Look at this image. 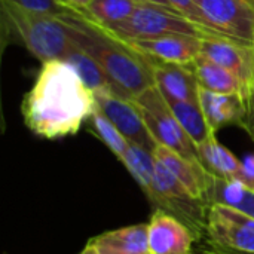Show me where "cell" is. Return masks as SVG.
Returning a JSON list of instances; mask_svg holds the SVG:
<instances>
[{"label":"cell","instance_id":"12","mask_svg":"<svg viewBox=\"0 0 254 254\" xmlns=\"http://www.w3.org/2000/svg\"><path fill=\"white\" fill-rule=\"evenodd\" d=\"M150 61L189 65L201 54L202 39L189 34H168L150 39H127Z\"/></svg>","mask_w":254,"mask_h":254},{"label":"cell","instance_id":"19","mask_svg":"<svg viewBox=\"0 0 254 254\" xmlns=\"http://www.w3.org/2000/svg\"><path fill=\"white\" fill-rule=\"evenodd\" d=\"M168 107L171 109L173 115L176 119L180 122V125L185 128V131L189 134V137L193 140L196 146H201L204 141H207L210 137L216 135L198 103H190V101H180V100H173L168 97H164Z\"/></svg>","mask_w":254,"mask_h":254},{"label":"cell","instance_id":"33","mask_svg":"<svg viewBox=\"0 0 254 254\" xmlns=\"http://www.w3.org/2000/svg\"><path fill=\"white\" fill-rule=\"evenodd\" d=\"M137 1H146V3H155V4H161V6H168L173 7L171 3L168 0H137Z\"/></svg>","mask_w":254,"mask_h":254},{"label":"cell","instance_id":"7","mask_svg":"<svg viewBox=\"0 0 254 254\" xmlns=\"http://www.w3.org/2000/svg\"><path fill=\"white\" fill-rule=\"evenodd\" d=\"M205 238L208 246L219 250L254 254V217L228 205L211 204Z\"/></svg>","mask_w":254,"mask_h":254},{"label":"cell","instance_id":"5","mask_svg":"<svg viewBox=\"0 0 254 254\" xmlns=\"http://www.w3.org/2000/svg\"><path fill=\"white\" fill-rule=\"evenodd\" d=\"M106 28L125 40L150 39L168 34H189L201 39L210 37L202 28L189 21L174 7L146 1H140L134 13L125 21Z\"/></svg>","mask_w":254,"mask_h":254},{"label":"cell","instance_id":"16","mask_svg":"<svg viewBox=\"0 0 254 254\" xmlns=\"http://www.w3.org/2000/svg\"><path fill=\"white\" fill-rule=\"evenodd\" d=\"M193 74L196 76L198 83L202 88H207L214 92L229 94V95H240L244 101V89L241 82L225 67L211 61L210 58L199 54L192 64H189ZM246 104V103H244Z\"/></svg>","mask_w":254,"mask_h":254},{"label":"cell","instance_id":"25","mask_svg":"<svg viewBox=\"0 0 254 254\" xmlns=\"http://www.w3.org/2000/svg\"><path fill=\"white\" fill-rule=\"evenodd\" d=\"M168 1L176 10H179L183 16H186L189 21H192L199 28H202L210 37H222L207 21L202 9L198 4V0H168Z\"/></svg>","mask_w":254,"mask_h":254},{"label":"cell","instance_id":"31","mask_svg":"<svg viewBox=\"0 0 254 254\" xmlns=\"http://www.w3.org/2000/svg\"><path fill=\"white\" fill-rule=\"evenodd\" d=\"M97 246V244H95ZM100 254H131L127 253V252H121V250H116V249H112V247H107V246H97Z\"/></svg>","mask_w":254,"mask_h":254},{"label":"cell","instance_id":"14","mask_svg":"<svg viewBox=\"0 0 254 254\" xmlns=\"http://www.w3.org/2000/svg\"><path fill=\"white\" fill-rule=\"evenodd\" d=\"M155 85L164 97L199 104V83L189 65L152 61Z\"/></svg>","mask_w":254,"mask_h":254},{"label":"cell","instance_id":"20","mask_svg":"<svg viewBox=\"0 0 254 254\" xmlns=\"http://www.w3.org/2000/svg\"><path fill=\"white\" fill-rule=\"evenodd\" d=\"M208 202L237 208L254 217V192L244 188L238 180H222L214 177Z\"/></svg>","mask_w":254,"mask_h":254},{"label":"cell","instance_id":"28","mask_svg":"<svg viewBox=\"0 0 254 254\" xmlns=\"http://www.w3.org/2000/svg\"><path fill=\"white\" fill-rule=\"evenodd\" d=\"M241 128L253 138L254 141V83L252 92H250V97L247 100V104H246V118H244Z\"/></svg>","mask_w":254,"mask_h":254},{"label":"cell","instance_id":"9","mask_svg":"<svg viewBox=\"0 0 254 254\" xmlns=\"http://www.w3.org/2000/svg\"><path fill=\"white\" fill-rule=\"evenodd\" d=\"M94 95L97 109L113 122L129 143L153 153L158 143L149 132L134 100L121 97L112 89L95 91Z\"/></svg>","mask_w":254,"mask_h":254},{"label":"cell","instance_id":"35","mask_svg":"<svg viewBox=\"0 0 254 254\" xmlns=\"http://www.w3.org/2000/svg\"><path fill=\"white\" fill-rule=\"evenodd\" d=\"M249 1H252V3H253V4H254V0H249Z\"/></svg>","mask_w":254,"mask_h":254},{"label":"cell","instance_id":"32","mask_svg":"<svg viewBox=\"0 0 254 254\" xmlns=\"http://www.w3.org/2000/svg\"><path fill=\"white\" fill-rule=\"evenodd\" d=\"M79 254H100V250H98V247H97L94 243L89 241V243L86 244V247H85Z\"/></svg>","mask_w":254,"mask_h":254},{"label":"cell","instance_id":"29","mask_svg":"<svg viewBox=\"0 0 254 254\" xmlns=\"http://www.w3.org/2000/svg\"><path fill=\"white\" fill-rule=\"evenodd\" d=\"M55 1L65 10L83 12L92 0H55Z\"/></svg>","mask_w":254,"mask_h":254},{"label":"cell","instance_id":"26","mask_svg":"<svg viewBox=\"0 0 254 254\" xmlns=\"http://www.w3.org/2000/svg\"><path fill=\"white\" fill-rule=\"evenodd\" d=\"M9 1L36 12H45L52 15H61L65 12V9H63L55 0H9Z\"/></svg>","mask_w":254,"mask_h":254},{"label":"cell","instance_id":"13","mask_svg":"<svg viewBox=\"0 0 254 254\" xmlns=\"http://www.w3.org/2000/svg\"><path fill=\"white\" fill-rule=\"evenodd\" d=\"M153 156L162 165H165L190 190L195 198L208 202V195L214 183V176L201 164V161L188 159L162 144H158L155 147Z\"/></svg>","mask_w":254,"mask_h":254},{"label":"cell","instance_id":"3","mask_svg":"<svg viewBox=\"0 0 254 254\" xmlns=\"http://www.w3.org/2000/svg\"><path fill=\"white\" fill-rule=\"evenodd\" d=\"M3 39L21 43L40 63L63 60L74 46L58 15L36 12L9 0H0Z\"/></svg>","mask_w":254,"mask_h":254},{"label":"cell","instance_id":"1","mask_svg":"<svg viewBox=\"0 0 254 254\" xmlns=\"http://www.w3.org/2000/svg\"><path fill=\"white\" fill-rule=\"evenodd\" d=\"M95 95L64 60L42 63L21 103L25 127L37 137L58 140L80 131L94 113Z\"/></svg>","mask_w":254,"mask_h":254},{"label":"cell","instance_id":"21","mask_svg":"<svg viewBox=\"0 0 254 254\" xmlns=\"http://www.w3.org/2000/svg\"><path fill=\"white\" fill-rule=\"evenodd\" d=\"M65 63H68L76 73L80 76V79L83 80V83L95 91H104V89H113L112 80L109 79V76L103 71V68L88 55L85 54L82 49H79L76 45L67 52V55L63 58Z\"/></svg>","mask_w":254,"mask_h":254},{"label":"cell","instance_id":"22","mask_svg":"<svg viewBox=\"0 0 254 254\" xmlns=\"http://www.w3.org/2000/svg\"><path fill=\"white\" fill-rule=\"evenodd\" d=\"M138 4L137 0H92L82 13L104 27H113L129 18Z\"/></svg>","mask_w":254,"mask_h":254},{"label":"cell","instance_id":"24","mask_svg":"<svg viewBox=\"0 0 254 254\" xmlns=\"http://www.w3.org/2000/svg\"><path fill=\"white\" fill-rule=\"evenodd\" d=\"M88 125H89V131L94 135H97V138H100L110 149V152L121 161L127 149L129 147V141L113 125V122L95 107L94 113L88 119Z\"/></svg>","mask_w":254,"mask_h":254},{"label":"cell","instance_id":"2","mask_svg":"<svg viewBox=\"0 0 254 254\" xmlns=\"http://www.w3.org/2000/svg\"><path fill=\"white\" fill-rule=\"evenodd\" d=\"M58 16L73 43L88 54L109 76L116 94L134 100L155 85L152 61L128 40L121 39L82 12L65 10Z\"/></svg>","mask_w":254,"mask_h":254},{"label":"cell","instance_id":"17","mask_svg":"<svg viewBox=\"0 0 254 254\" xmlns=\"http://www.w3.org/2000/svg\"><path fill=\"white\" fill-rule=\"evenodd\" d=\"M198 156L201 164L217 179L237 180L241 170V161L219 140L216 135L210 137L198 146Z\"/></svg>","mask_w":254,"mask_h":254},{"label":"cell","instance_id":"34","mask_svg":"<svg viewBox=\"0 0 254 254\" xmlns=\"http://www.w3.org/2000/svg\"><path fill=\"white\" fill-rule=\"evenodd\" d=\"M214 249H216V247H214ZM223 252H225V250H223ZM228 253H231V252H228ZM232 254H238V253H232Z\"/></svg>","mask_w":254,"mask_h":254},{"label":"cell","instance_id":"6","mask_svg":"<svg viewBox=\"0 0 254 254\" xmlns=\"http://www.w3.org/2000/svg\"><path fill=\"white\" fill-rule=\"evenodd\" d=\"M134 103L149 132L158 144H162L188 159L199 161L198 146L176 119L156 85L147 88L140 95H137L134 98Z\"/></svg>","mask_w":254,"mask_h":254},{"label":"cell","instance_id":"10","mask_svg":"<svg viewBox=\"0 0 254 254\" xmlns=\"http://www.w3.org/2000/svg\"><path fill=\"white\" fill-rule=\"evenodd\" d=\"M201 54L229 70L243 85L244 103L254 83V46L243 45L226 37H204Z\"/></svg>","mask_w":254,"mask_h":254},{"label":"cell","instance_id":"11","mask_svg":"<svg viewBox=\"0 0 254 254\" xmlns=\"http://www.w3.org/2000/svg\"><path fill=\"white\" fill-rule=\"evenodd\" d=\"M150 254H193L195 237L192 231L177 217L155 210L147 223Z\"/></svg>","mask_w":254,"mask_h":254},{"label":"cell","instance_id":"4","mask_svg":"<svg viewBox=\"0 0 254 254\" xmlns=\"http://www.w3.org/2000/svg\"><path fill=\"white\" fill-rule=\"evenodd\" d=\"M146 196L155 210H164L182 220L192 231L196 243L207 237L210 204L195 198L190 190L158 159L155 164L152 189Z\"/></svg>","mask_w":254,"mask_h":254},{"label":"cell","instance_id":"8","mask_svg":"<svg viewBox=\"0 0 254 254\" xmlns=\"http://www.w3.org/2000/svg\"><path fill=\"white\" fill-rule=\"evenodd\" d=\"M210 25L229 40L254 46V4L249 0H198Z\"/></svg>","mask_w":254,"mask_h":254},{"label":"cell","instance_id":"23","mask_svg":"<svg viewBox=\"0 0 254 254\" xmlns=\"http://www.w3.org/2000/svg\"><path fill=\"white\" fill-rule=\"evenodd\" d=\"M121 162L125 165V168L129 171V174L134 177V180L138 183L144 195H147L152 189L153 182V173H155V164L156 159L152 152L129 143V147L127 149L125 155L122 156Z\"/></svg>","mask_w":254,"mask_h":254},{"label":"cell","instance_id":"18","mask_svg":"<svg viewBox=\"0 0 254 254\" xmlns=\"http://www.w3.org/2000/svg\"><path fill=\"white\" fill-rule=\"evenodd\" d=\"M97 246H107L121 252L131 254L149 253V226L147 223L125 226L113 231L103 232L98 237L89 240Z\"/></svg>","mask_w":254,"mask_h":254},{"label":"cell","instance_id":"30","mask_svg":"<svg viewBox=\"0 0 254 254\" xmlns=\"http://www.w3.org/2000/svg\"><path fill=\"white\" fill-rule=\"evenodd\" d=\"M193 254H232V253H228V252H223V250H219V249H214V247L208 246L207 249H202V247L196 249Z\"/></svg>","mask_w":254,"mask_h":254},{"label":"cell","instance_id":"27","mask_svg":"<svg viewBox=\"0 0 254 254\" xmlns=\"http://www.w3.org/2000/svg\"><path fill=\"white\" fill-rule=\"evenodd\" d=\"M237 180L244 188L254 192V155H249L244 161H241V170Z\"/></svg>","mask_w":254,"mask_h":254},{"label":"cell","instance_id":"15","mask_svg":"<svg viewBox=\"0 0 254 254\" xmlns=\"http://www.w3.org/2000/svg\"><path fill=\"white\" fill-rule=\"evenodd\" d=\"M199 106L204 116L216 134L229 125H243L246 118V104L240 95H229L210 91L199 85Z\"/></svg>","mask_w":254,"mask_h":254}]
</instances>
